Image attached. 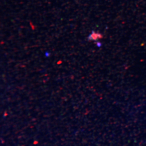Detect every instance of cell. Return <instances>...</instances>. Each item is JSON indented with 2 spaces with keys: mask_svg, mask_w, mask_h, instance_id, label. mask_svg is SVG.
I'll return each mask as SVG.
<instances>
[{
  "mask_svg": "<svg viewBox=\"0 0 146 146\" xmlns=\"http://www.w3.org/2000/svg\"><path fill=\"white\" fill-rule=\"evenodd\" d=\"M103 37V36L100 33L93 31L92 33L88 36V40L90 41H97L99 39H102Z\"/></svg>",
  "mask_w": 146,
  "mask_h": 146,
  "instance_id": "cell-1",
  "label": "cell"
}]
</instances>
